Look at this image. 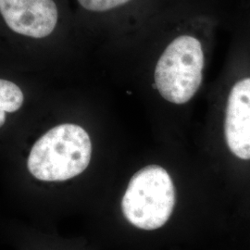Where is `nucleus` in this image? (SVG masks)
<instances>
[{"label":"nucleus","mask_w":250,"mask_h":250,"mask_svg":"<svg viewBox=\"0 0 250 250\" xmlns=\"http://www.w3.org/2000/svg\"><path fill=\"white\" fill-rule=\"evenodd\" d=\"M152 45H141V51L156 54L152 87L166 101L183 105L193 99L200 88L206 65L204 36L194 27H179L164 37L146 39Z\"/></svg>","instance_id":"f257e3e1"},{"label":"nucleus","mask_w":250,"mask_h":250,"mask_svg":"<svg viewBox=\"0 0 250 250\" xmlns=\"http://www.w3.org/2000/svg\"><path fill=\"white\" fill-rule=\"evenodd\" d=\"M0 21L10 53L54 51L75 22L65 0H0Z\"/></svg>","instance_id":"f03ea898"},{"label":"nucleus","mask_w":250,"mask_h":250,"mask_svg":"<svg viewBox=\"0 0 250 250\" xmlns=\"http://www.w3.org/2000/svg\"><path fill=\"white\" fill-rule=\"evenodd\" d=\"M92 144L83 128L72 124L55 126L30 152L27 167L38 180L62 182L81 174L89 164Z\"/></svg>","instance_id":"7ed1b4c3"},{"label":"nucleus","mask_w":250,"mask_h":250,"mask_svg":"<svg viewBox=\"0 0 250 250\" xmlns=\"http://www.w3.org/2000/svg\"><path fill=\"white\" fill-rule=\"evenodd\" d=\"M175 200V188L168 171L159 165H148L130 180L122 209L130 224L150 231L169 221Z\"/></svg>","instance_id":"20e7f679"},{"label":"nucleus","mask_w":250,"mask_h":250,"mask_svg":"<svg viewBox=\"0 0 250 250\" xmlns=\"http://www.w3.org/2000/svg\"><path fill=\"white\" fill-rule=\"evenodd\" d=\"M76 25L89 31L125 36L152 13V0H73Z\"/></svg>","instance_id":"39448f33"},{"label":"nucleus","mask_w":250,"mask_h":250,"mask_svg":"<svg viewBox=\"0 0 250 250\" xmlns=\"http://www.w3.org/2000/svg\"><path fill=\"white\" fill-rule=\"evenodd\" d=\"M224 134L232 154L244 161H250V77L237 81L229 93Z\"/></svg>","instance_id":"423d86ee"},{"label":"nucleus","mask_w":250,"mask_h":250,"mask_svg":"<svg viewBox=\"0 0 250 250\" xmlns=\"http://www.w3.org/2000/svg\"><path fill=\"white\" fill-rule=\"evenodd\" d=\"M24 94L18 84L12 81L0 80V112L13 113L22 107Z\"/></svg>","instance_id":"0eeeda50"}]
</instances>
